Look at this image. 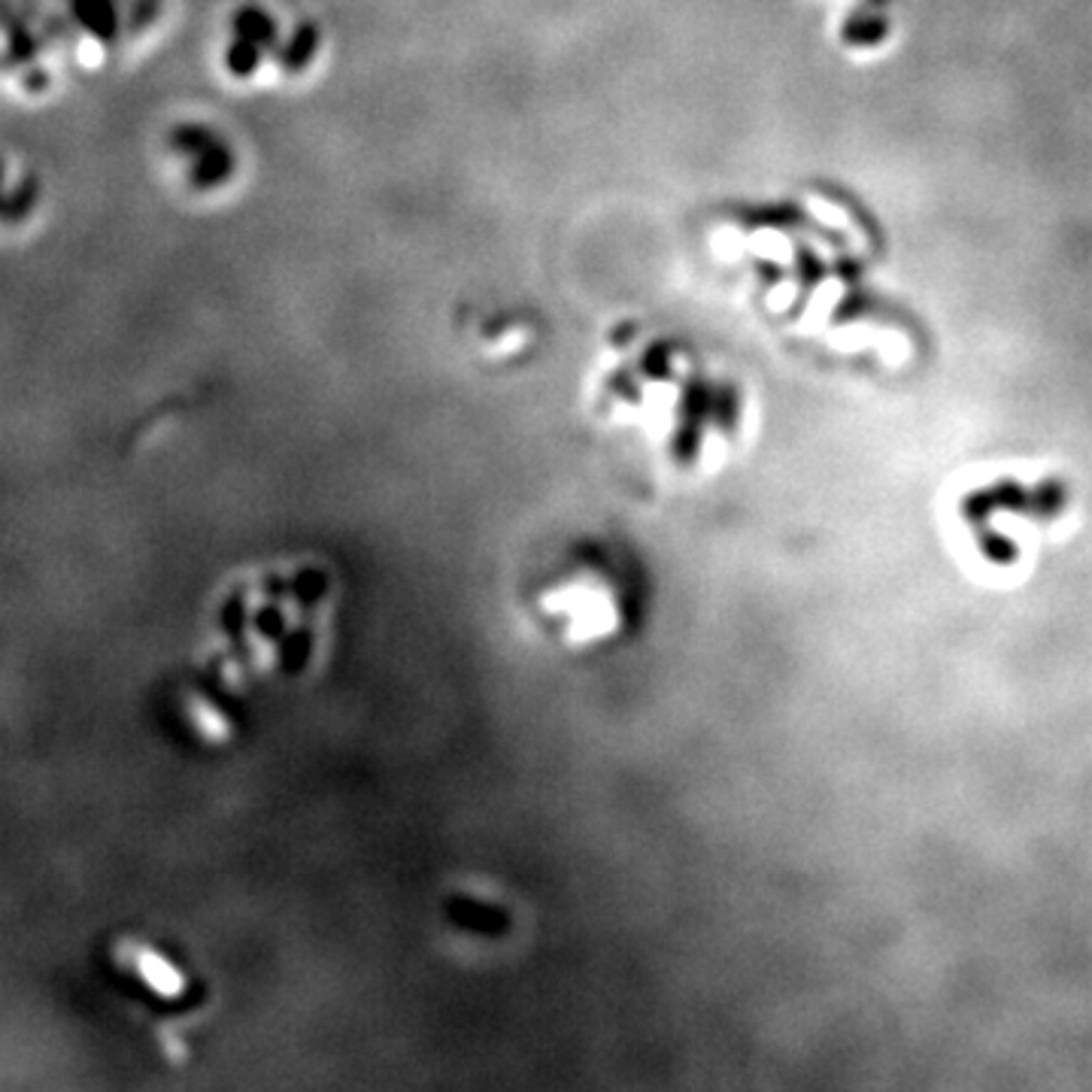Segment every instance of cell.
Instances as JSON below:
<instances>
[{
    "instance_id": "1",
    "label": "cell",
    "mask_w": 1092,
    "mask_h": 1092,
    "mask_svg": "<svg viewBox=\"0 0 1092 1092\" xmlns=\"http://www.w3.org/2000/svg\"><path fill=\"white\" fill-rule=\"evenodd\" d=\"M179 152L189 155V174L197 186H216L231 174L228 149H222V140H216L207 131H186L179 140Z\"/></svg>"
}]
</instances>
